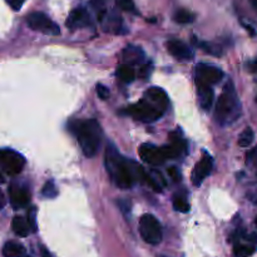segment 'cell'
I'll use <instances>...</instances> for the list:
<instances>
[{
    "label": "cell",
    "instance_id": "cell-9",
    "mask_svg": "<svg viewBox=\"0 0 257 257\" xmlns=\"http://www.w3.org/2000/svg\"><path fill=\"white\" fill-rule=\"evenodd\" d=\"M9 200L14 210H20L30 203V192L23 186L12 185L9 188Z\"/></svg>",
    "mask_w": 257,
    "mask_h": 257
},
{
    "label": "cell",
    "instance_id": "cell-12",
    "mask_svg": "<svg viewBox=\"0 0 257 257\" xmlns=\"http://www.w3.org/2000/svg\"><path fill=\"white\" fill-rule=\"evenodd\" d=\"M213 167V161L212 157L207 153L203 155V157L201 158L200 162L196 165L195 170H193L192 173V182L195 186H201V183L203 182L206 177L211 173Z\"/></svg>",
    "mask_w": 257,
    "mask_h": 257
},
{
    "label": "cell",
    "instance_id": "cell-18",
    "mask_svg": "<svg viewBox=\"0 0 257 257\" xmlns=\"http://www.w3.org/2000/svg\"><path fill=\"white\" fill-rule=\"evenodd\" d=\"M3 255H4V257H24L25 248L19 242L9 241L3 247Z\"/></svg>",
    "mask_w": 257,
    "mask_h": 257
},
{
    "label": "cell",
    "instance_id": "cell-26",
    "mask_svg": "<svg viewBox=\"0 0 257 257\" xmlns=\"http://www.w3.org/2000/svg\"><path fill=\"white\" fill-rule=\"evenodd\" d=\"M173 207H175V210L180 211V212H183V213L190 211V205H188V203L181 197H176L175 200H173Z\"/></svg>",
    "mask_w": 257,
    "mask_h": 257
},
{
    "label": "cell",
    "instance_id": "cell-27",
    "mask_svg": "<svg viewBox=\"0 0 257 257\" xmlns=\"http://www.w3.org/2000/svg\"><path fill=\"white\" fill-rule=\"evenodd\" d=\"M115 4L119 9L124 10V12H135V2L133 0H115Z\"/></svg>",
    "mask_w": 257,
    "mask_h": 257
},
{
    "label": "cell",
    "instance_id": "cell-34",
    "mask_svg": "<svg viewBox=\"0 0 257 257\" xmlns=\"http://www.w3.org/2000/svg\"><path fill=\"white\" fill-rule=\"evenodd\" d=\"M5 202H7V201H5V196L4 193H3V191L0 190V210H3V207L5 206Z\"/></svg>",
    "mask_w": 257,
    "mask_h": 257
},
{
    "label": "cell",
    "instance_id": "cell-28",
    "mask_svg": "<svg viewBox=\"0 0 257 257\" xmlns=\"http://www.w3.org/2000/svg\"><path fill=\"white\" fill-rule=\"evenodd\" d=\"M201 47L203 48V50L207 53H210V54H213V55H221V50L220 48L217 47H213L212 44H207V43H203V44H200Z\"/></svg>",
    "mask_w": 257,
    "mask_h": 257
},
{
    "label": "cell",
    "instance_id": "cell-23",
    "mask_svg": "<svg viewBox=\"0 0 257 257\" xmlns=\"http://www.w3.org/2000/svg\"><path fill=\"white\" fill-rule=\"evenodd\" d=\"M253 138H255V135H253L252 130L251 128H246L242 133L238 137V146L242 148L248 147L251 146V143L253 142Z\"/></svg>",
    "mask_w": 257,
    "mask_h": 257
},
{
    "label": "cell",
    "instance_id": "cell-36",
    "mask_svg": "<svg viewBox=\"0 0 257 257\" xmlns=\"http://www.w3.org/2000/svg\"><path fill=\"white\" fill-rule=\"evenodd\" d=\"M250 3H251V5L253 7V9L257 12V0H250Z\"/></svg>",
    "mask_w": 257,
    "mask_h": 257
},
{
    "label": "cell",
    "instance_id": "cell-33",
    "mask_svg": "<svg viewBox=\"0 0 257 257\" xmlns=\"http://www.w3.org/2000/svg\"><path fill=\"white\" fill-rule=\"evenodd\" d=\"M168 173H170V176H171V177H172L175 181H178V178H180V175H178V170H176L175 167L170 168V171H168Z\"/></svg>",
    "mask_w": 257,
    "mask_h": 257
},
{
    "label": "cell",
    "instance_id": "cell-15",
    "mask_svg": "<svg viewBox=\"0 0 257 257\" xmlns=\"http://www.w3.org/2000/svg\"><path fill=\"white\" fill-rule=\"evenodd\" d=\"M196 85H197L198 103H200V105L203 109H210L213 103V97H215L212 87L205 84V83L198 82V80H196Z\"/></svg>",
    "mask_w": 257,
    "mask_h": 257
},
{
    "label": "cell",
    "instance_id": "cell-16",
    "mask_svg": "<svg viewBox=\"0 0 257 257\" xmlns=\"http://www.w3.org/2000/svg\"><path fill=\"white\" fill-rule=\"evenodd\" d=\"M146 59L145 52L141 49L140 47H136V45H128L123 50V60H124V64L127 65H137V64H143Z\"/></svg>",
    "mask_w": 257,
    "mask_h": 257
},
{
    "label": "cell",
    "instance_id": "cell-21",
    "mask_svg": "<svg viewBox=\"0 0 257 257\" xmlns=\"http://www.w3.org/2000/svg\"><path fill=\"white\" fill-rule=\"evenodd\" d=\"M105 30L107 32L113 33H120V28H122V20H120L119 15H109L107 17V25H105Z\"/></svg>",
    "mask_w": 257,
    "mask_h": 257
},
{
    "label": "cell",
    "instance_id": "cell-14",
    "mask_svg": "<svg viewBox=\"0 0 257 257\" xmlns=\"http://www.w3.org/2000/svg\"><path fill=\"white\" fill-rule=\"evenodd\" d=\"M89 23L90 20L87 10L84 8H77V9H74L70 13L65 24H67L69 29H77V28L87 27Z\"/></svg>",
    "mask_w": 257,
    "mask_h": 257
},
{
    "label": "cell",
    "instance_id": "cell-30",
    "mask_svg": "<svg viewBox=\"0 0 257 257\" xmlns=\"http://www.w3.org/2000/svg\"><path fill=\"white\" fill-rule=\"evenodd\" d=\"M25 0H7L8 4L10 5V8L14 10H19L20 8L23 7V4H24Z\"/></svg>",
    "mask_w": 257,
    "mask_h": 257
},
{
    "label": "cell",
    "instance_id": "cell-25",
    "mask_svg": "<svg viewBox=\"0 0 257 257\" xmlns=\"http://www.w3.org/2000/svg\"><path fill=\"white\" fill-rule=\"evenodd\" d=\"M43 196L47 198H54L55 196H57V188H55L54 183L52 182V181H49V182H47L44 185V187H43V191H42Z\"/></svg>",
    "mask_w": 257,
    "mask_h": 257
},
{
    "label": "cell",
    "instance_id": "cell-8",
    "mask_svg": "<svg viewBox=\"0 0 257 257\" xmlns=\"http://www.w3.org/2000/svg\"><path fill=\"white\" fill-rule=\"evenodd\" d=\"M196 80L205 84L212 85L220 82L223 78V72L218 67L211 64H198L196 68Z\"/></svg>",
    "mask_w": 257,
    "mask_h": 257
},
{
    "label": "cell",
    "instance_id": "cell-7",
    "mask_svg": "<svg viewBox=\"0 0 257 257\" xmlns=\"http://www.w3.org/2000/svg\"><path fill=\"white\" fill-rule=\"evenodd\" d=\"M127 113L136 119L142 120V122H155V120L160 119L163 114L161 110L156 109L153 105L146 102L145 99L128 107Z\"/></svg>",
    "mask_w": 257,
    "mask_h": 257
},
{
    "label": "cell",
    "instance_id": "cell-22",
    "mask_svg": "<svg viewBox=\"0 0 257 257\" xmlns=\"http://www.w3.org/2000/svg\"><path fill=\"white\" fill-rule=\"evenodd\" d=\"M255 246L250 243H236L235 255L237 257H248L255 252Z\"/></svg>",
    "mask_w": 257,
    "mask_h": 257
},
{
    "label": "cell",
    "instance_id": "cell-6",
    "mask_svg": "<svg viewBox=\"0 0 257 257\" xmlns=\"http://www.w3.org/2000/svg\"><path fill=\"white\" fill-rule=\"evenodd\" d=\"M27 24L29 25L30 29L37 30V32L43 33V34L58 35L60 33L58 24H55L44 13L37 12L29 14L27 18Z\"/></svg>",
    "mask_w": 257,
    "mask_h": 257
},
{
    "label": "cell",
    "instance_id": "cell-32",
    "mask_svg": "<svg viewBox=\"0 0 257 257\" xmlns=\"http://www.w3.org/2000/svg\"><path fill=\"white\" fill-rule=\"evenodd\" d=\"M35 208H32L29 213H28V222H29L30 227L33 231H35Z\"/></svg>",
    "mask_w": 257,
    "mask_h": 257
},
{
    "label": "cell",
    "instance_id": "cell-35",
    "mask_svg": "<svg viewBox=\"0 0 257 257\" xmlns=\"http://www.w3.org/2000/svg\"><path fill=\"white\" fill-rule=\"evenodd\" d=\"M40 252H42V257H53L50 255L49 251H48L45 247H42V251H40Z\"/></svg>",
    "mask_w": 257,
    "mask_h": 257
},
{
    "label": "cell",
    "instance_id": "cell-4",
    "mask_svg": "<svg viewBox=\"0 0 257 257\" xmlns=\"http://www.w3.org/2000/svg\"><path fill=\"white\" fill-rule=\"evenodd\" d=\"M140 232L143 240L150 245H158L162 241V226L153 215H145L141 217Z\"/></svg>",
    "mask_w": 257,
    "mask_h": 257
},
{
    "label": "cell",
    "instance_id": "cell-39",
    "mask_svg": "<svg viewBox=\"0 0 257 257\" xmlns=\"http://www.w3.org/2000/svg\"><path fill=\"white\" fill-rule=\"evenodd\" d=\"M256 100H257V97H256Z\"/></svg>",
    "mask_w": 257,
    "mask_h": 257
},
{
    "label": "cell",
    "instance_id": "cell-3",
    "mask_svg": "<svg viewBox=\"0 0 257 257\" xmlns=\"http://www.w3.org/2000/svg\"><path fill=\"white\" fill-rule=\"evenodd\" d=\"M241 115V104L232 82H227L216 104L215 118L221 125L232 124Z\"/></svg>",
    "mask_w": 257,
    "mask_h": 257
},
{
    "label": "cell",
    "instance_id": "cell-38",
    "mask_svg": "<svg viewBox=\"0 0 257 257\" xmlns=\"http://www.w3.org/2000/svg\"><path fill=\"white\" fill-rule=\"evenodd\" d=\"M24 257H30V256H27V255H25V256H24Z\"/></svg>",
    "mask_w": 257,
    "mask_h": 257
},
{
    "label": "cell",
    "instance_id": "cell-5",
    "mask_svg": "<svg viewBox=\"0 0 257 257\" xmlns=\"http://www.w3.org/2000/svg\"><path fill=\"white\" fill-rule=\"evenodd\" d=\"M25 158L14 150H0V167L7 175L15 176L23 171Z\"/></svg>",
    "mask_w": 257,
    "mask_h": 257
},
{
    "label": "cell",
    "instance_id": "cell-24",
    "mask_svg": "<svg viewBox=\"0 0 257 257\" xmlns=\"http://www.w3.org/2000/svg\"><path fill=\"white\" fill-rule=\"evenodd\" d=\"M175 20L180 24H191L195 20V15L188 10L181 9L175 14Z\"/></svg>",
    "mask_w": 257,
    "mask_h": 257
},
{
    "label": "cell",
    "instance_id": "cell-37",
    "mask_svg": "<svg viewBox=\"0 0 257 257\" xmlns=\"http://www.w3.org/2000/svg\"><path fill=\"white\" fill-rule=\"evenodd\" d=\"M255 226H256V228H257V217H256V220H255Z\"/></svg>",
    "mask_w": 257,
    "mask_h": 257
},
{
    "label": "cell",
    "instance_id": "cell-20",
    "mask_svg": "<svg viewBox=\"0 0 257 257\" xmlns=\"http://www.w3.org/2000/svg\"><path fill=\"white\" fill-rule=\"evenodd\" d=\"M117 74H118V77H119V79L123 80L124 83L133 82L136 78L135 69H133L131 65H127V64L119 65V67H118V70H117Z\"/></svg>",
    "mask_w": 257,
    "mask_h": 257
},
{
    "label": "cell",
    "instance_id": "cell-17",
    "mask_svg": "<svg viewBox=\"0 0 257 257\" xmlns=\"http://www.w3.org/2000/svg\"><path fill=\"white\" fill-rule=\"evenodd\" d=\"M12 228L15 232V235L20 236V237H27L33 231L29 222L24 217H22V216H17V217L13 218Z\"/></svg>",
    "mask_w": 257,
    "mask_h": 257
},
{
    "label": "cell",
    "instance_id": "cell-1",
    "mask_svg": "<svg viewBox=\"0 0 257 257\" xmlns=\"http://www.w3.org/2000/svg\"><path fill=\"white\" fill-rule=\"evenodd\" d=\"M105 167L113 183L122 190H128L136 182L145 181L146 172L142 166L135 161L123 157L113 143L107 145Z\"/></svg>",
    "mask_w": 257,
    "mask_h": 257
},
{
    "label": "cell",
    "instance_id": "cell-31",
    "mask_svg": "<svg viewBox=\"0 0 257 257\" xmlns=\"http://www.w3.org/2000/svg\"><path fill=\"white\" fill-rule=\"evenodd\" d=\"M150 73H151V65L143 64L142 67H141L138 75H140L141 78H147L148 75H150Z\"/></svg>",
    "mask_w": 257,
    "mask_h": 257
},
{
    "label": "cell",
    "instance_id": "cell-19",
    "mask_svg": "<svg viewBox=\"0 0 257 257\" xmlns=\"http://www.w3.org/2000/svg\"><path fill=\"white\" fill-rule=\"evenodd\" d=\"M145 180L147 181V183L153 188V190L158 191V192H161V191H162V188L165 187V185H166L165 178L162 177V175H161V173L156 172V171H152V172H150V173H146Z\"/></svg>",
    "mask_w": 257,
    "mask_h": 257
},
{
    "label": "cell",
    "instance_id": "cell-11",
    "mask_svg": "<svg viewBox=\"0 0 257 257\" xmlns=\"http://www.w3.org/2000/svg\"><path fill=\"white\" fill-rule=\"evenodd\" d=\"M143 99L162 113H165L166 108L168 107V97L165 90L161 88H150L143 95Z\"/></svg>",
    "mask_w": 257,
    "mask_h": 257
},
{
    "label": "cell",
    "instance_id": "cell-13",
    "mask_svg": "<svg viewBox=\"0 0 257 257\" xmlns=\"http://www.w3.org/2000/svg\"><path fill=\"white\" fill-rule=\"evenodd\" d=\"M167 49L171 54L173 55L177 59H182V60H190L195 57V53L193 50L188 47L187 44H185L181 40H170L167 43Z\"/></svg>",
    "mask_w": 257,
    "mask_h": 257
},
{
    "label": "cell",
    "instance_id": "cell-2",
    "mask_svg": "<svg viewBox=\"0 0 257 257\" xmlns=\"http://www.w3.org/2000/svg\"><path fill=\"white\" fill-rule=\"evenodd\" d=\"M69 130L77 137L83 153L87 157H94L102 138L99 124L94 119L73 120L69 124Z\"/></svg>",
    "mask_w": 257,
    "mask_h": 257
},
{
    "label": "cell",
    "instance_id": "cell-10",
    "mask_svg": "<svg viewBox=\"0 0 257 257\" xmlns=\"http://www.w3.org/2000/svg\"><path fill=\"white\" fill-rule=\"evenodd\" d=\"M140 156L146 163H148L151 166H160L162 163H165L166 161L162 147L158 148L156 146L150 145V143H146V145L141 146Z\"/></svg>",
    "mask_w": 257,
    "mask_h": 257
},
{
    "label": "cell",
    "instance_id": "cell-29",
    "mask_svg": "<svg viewBox=\"0 0 257 257\" xmlns=\"http://www.w3.org/2000/svg\"><path fill=\"white\" fill-rule=\"evenodd\" d=\"M97 94L99 95V98H102V99H107V98L109 97V89H108L105 85L97 84Z\"/></svg>",
    "mask_w": 257,
    "mask_h": 257
}]
</instances>
